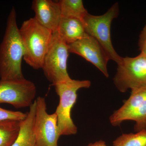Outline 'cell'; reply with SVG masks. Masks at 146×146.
<instances>
[{"label":"cell","instance_id":"cell-5","mask_svg":"<svg viewBox=\"0 0 146 146\" xmlns=\"http://www.w3.org/2000/svg\"><path fill=\"white\" fill-rule=\"evenodd\" d=\"M113 78L116 88L121 93L128 89L146 87V55L122 58Z\"/></svg>","mask_w":146,"mask_h":146},{"label":"cell","instance_id":"cell-3","mask_svg":"<svg viewBox=\"0 0 146 146\" xmlns=\"http://www.w3.org/2000/svg\"><path fill=\"white\" fill-rule=\"evenodd\" d=\"M91 85L89 80H76L72 79L54 85L59 97V103L55 113L57 116V126L60 136L74 135L77 127L72 117V108L76 103L78 91L88 88Z\"/></svg>","mask_w":146,"mask_h":146},{"label":"cell","instance_id":"cell-12","mask_svg":"<svg viewBox=\"0 0 146 146\" xmlns=\"http://www.w3.org/2000/svg\"><path fill=\"white\" fill-rule=\"evenodd\" d=\"M56 34L61 40L69 45L88 35L82 21L72 18L61 17Z\"/></svg>","mask_w":146,"mask_h":146},{"label":"cell","instance_id":"cell-11","mask_svg":"<svg viewBox=\"0 0 146 146\" xmlns=\"http://www.w3.org/2000/svg\"><path fill=\"white\" fill-rule=\"evenodd\" d=\"M31 7L35 14V18L39 23L53 33L57 31L61 18L58 2L51 0H34Z\"/></svg>","mask_w":146,"mask_h":146},{"label":"cell","instance_id":"cell-2","mask_svg":"<svg viewBox=\"0 0 146 146\" xmlns=\"http://www.w3.org/2000/svg\"><path fill=\"white\" fill-rule=\"evenodd\" d=\"M19 31L23 46L24 60L35 70L42 69L53 33L34 17L24 21Z\"/></svg>","mask_w":146,"mask_h":146},{"label":"cell","instance_id":"cell-8","mask_svg":"<svg viewBox=\"0 0 146 146\" xmlns=\"http://www.w3.org/2000/svg\"><path fill=\"white\" fill-rule=\"evenodd\" d=\"M34 119V131L37 146H58L60 137L56 113L47 112L46 100L38 97L36 100Z\"/></svg>","mask_w":146,"mask_h":146},{"label":"cell","instance_id":"cell-15","mask_svg":"<svg viewBox=\"0 0 146 146\" xmlns=\"http://www.w3.org/2000/svg\"><path fill=\"white\" fill-rule=\"evenodd\" d=\"M20 122L0 121V146H11L16 141L20 129Z\"/></svg>","mask_w":146,"mask_h":146},{"label":"cell","instance_id":"cell-17","mask_svg":"<svg viewBox=\"0 0 146 146\" xmlns=\"http://www.w3.org/2000/svg\"><path fill=\"white\" fill-rule=\"evenodd\" d=\"M27 113L21 111H12L0 107V121H21L26 118Z\"/></svg>","mask_w":146,"mask_h":146},{"label":"cell","instance_id":"cell-7","mask_svg":"<svg viewBox=\"0 0 146 146\" xmlns=\"http://www.w3.org/2000/svg\"><path fill=\"white\" fill-rule=\"evenodd\" d=\"M112 125L117 126L123 121L132 120L136 123V132L146 130V87L131 90L129 98L109 118Z\"/></svg>","mask_w":146,"mask_h":146},{"label":"cell","instance_id":"cell-9","mask_svg":"<svg viewBox=\"0 0 146 146\" xmlns=\"http://www.w3.org/2000/svg\"><path fill=\"white\" fill-rule=\"evenodd\" d=\"M32 82L24 78L16 80H0V104H9L16 108L30 107L36 95Z\"/></svg>","mask_w":146,"mask_h":146},{"label":"cell","instance_id":"cell-4","mask_svg":"<svg viewBox=\"0 0 146 146\" xmlns=\"http://www.w3.org/2000/svg\"><path fill=\"white\" fill-rule=\"evenodd\" d=\"M119 5L116 3L104 14L95 16L88 13L82 19L86 34L97 40L103 47L110 60L119 64L122 60L112 45L111 37L112 21L119 15Z\"/></svg>","mask_w":146,"mask_h":146},{"label":"cell","instance_id":"cell-14","mask_svg":"<svg viewBox=\"0 0 146 146\" xmlns=\"http://www.w3.org/2000/svg\"><path fill=\"white\" fill-rule=\"evenodd\" d=\"M58 2L60 7L61 17L82 20L88 13L82 0H60Z\"/></svg>","mask_w":146,"mask_h":146},{"label":"cell","instance_id":"cell-18","mask_svg":"<svg viewBox=\"0 0 146 146\" xmlns=\"http://www.w3.org/2000/svg\"><path fill=\"white\" fill-rule=\"evenodd\" d=\"M138 46L141 53L146 55V21L145 25L139 36Z\"/></svg>","mask_w":146,"mask_h":146},{"label":"cell","instance_id":"cell-1","mask_svg":"<svg viewBox=\"0 0 146 146\" xmlns=\"http://www.w3.org/2000/svg\"><path fill=\"white\" fill-rule=\"evenodd\" d=\"M24 48L17 23L16 9L11 8L0 44V78L2 80L25 78L22 70Z\"/></svg>","mask_w":146,"mask_h":146},{"label":"cell","instance_id":"cell-10","mask_svg":"<svg viewBox=\"0 0 146 146\" xmlns=\"http://www.w3.org/2000/svg\"><path fill=\"white\" fill-rule=\"evenodd\" d=\"M69 51L78 55L95 65L106 78L109 77L107 65L109 56L99 42L87 35L68 45Z\"/></svg>","mask_w":146,"mask_h":146},{"label":"cell","instance_id":"cell-19","mask_svg":"<svg viewBox=\"0 0 146 146\" xmlns=\"http://www.w3.org/2000/svg\"><path fill=\"white\" fill-rule=\"evenodd\" d=\"M87 146H107L105 142L102 140H100L94 143H91L89 144Z\"/></svg>","mask_w":146,"mask_h":146},{"label":"cell","instance_id":"cell-16","mask_svg":"<svg viewBox=\"0 0 146 146\" xmlns=\"http://www.w3.org/2000/svg\"><path fill=\"white\" fill-rule=\"evenodd\" d=\"M113 146H146V130L124 133L113 142Z\"/></svg>","mask_w":146,"mask_h":146},{"label":"cell","instance_id":"cell-13","mask_svg":"<svg viewBox=\"0 0 146 146\" xmlns=\"http://www.w3.org/2000/svg\"><path fill=\"white\" fill-rule=\"evenodd\" d=\"M35 110V100L29 107L26 118L20 122L18 137L11 146H37L34 128Z\"/></svg>","mask_w":146,"mask_h":146},{"label":"cell","instance_id":"cell-6","mask_svg":"<svg viewBox=\"0 0 146 146\" xmlns=\"http://www.w3.org/2000/svg\"><path fill=\"white\" fill-rule=\"evenodd\" d=\"M69 52L68 45L53 33L42 68L46 78L53 85L71 79L67 71Z\"/></svg>","mask_w":146,"mask_h":146}]
</instances>
